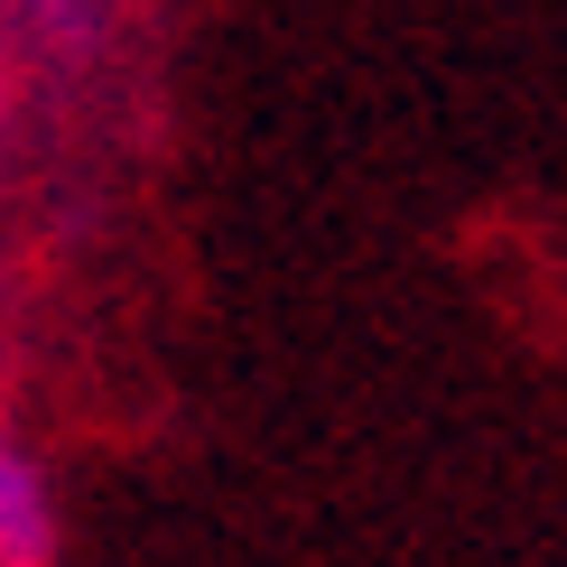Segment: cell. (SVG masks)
<instances>
[{
  "mask_svg": "<svg viewBox=\"0 0 567 567\" xmlns=\"http://www.w3.org/2000/svg\"><path fill=\"white\" fill-rule=\"evenodd\" d=\"M56 558V512H47V484L19 465V446L0 437V567H47Z\"/></svg>",
  "mask_w": 567,
  "mask_h": 567,
  "instance_id": "obj_1",
  "label": "cell"
}]
</instances>
